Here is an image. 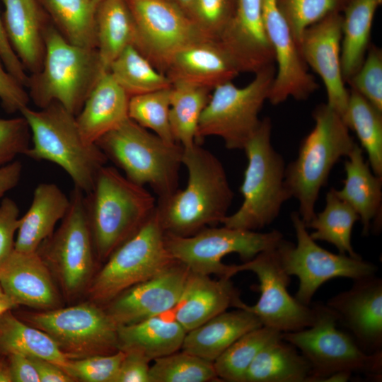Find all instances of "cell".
Masks as SVG:
<instances>
[{
    "label": "cell",
    "mask_w": 382,
    "mask_h": 382,
    "mask_svg": "<svg viewBox=\"0 0 382 382\" xmlns=\"http://www.w3.org/2000/svg\"><path fill=\"white\" fill-rule=\"evenodd\" d=\"M170 87L130 97L128 116L164 141L177 143L170 124Z\"/></svg>",
    "instance_id": "b9f144b4"
},
{
    "label": "cell",
    "mask_w": 382,
    "mask_h": 382,
    "mask_svg": "<svg viewBox=\"0 0 382 382\" xmlns=\"http://www.w3.org/2000/svg\"><path fill=\"white\" fill-rule=\"evenodd\" d=\"M20 112L28 125L33 141L25 155L58 165L75 187L88 194L108 158L96 144L83 139L76 116L56 102L40 110L26 106Z\"/></svg>",
    "instance_id": "277c9868"
},
{
    "label": "cell",
    "mask_w": 382,
    "mask_h": 382,
    "mask_svg": "<svg viewBox=\"0 0 382 382\" xmlns=\"http://www.w3.org/2000/svg\"><path fill=\"white\" fill-rule=\"evenodd\" d=\"M163 315L117 326L119 350H135L151 361L181 349L186 331Z\"/></svg>",
    "instance_id": "f546056e"
},
{
    "label": "cell",
    "mask_w": 382,
    "mask_h": 382,
    "mask_svg": "<svg viewBox=\"0 0 382 382\" xmlns=\"http://www.w3.org/2000/svg\"><path fill=\"white\" fill-rule=\"evenodd\" d=\"M154 359L150 382H207L218 381L212 361L180 349Z\"/></svg>",
    "instance_id": "60d3db41"
},
{
    "label": "cell",
    "mask_w": 382,
    "mask_h": 382,
    "mask_svg": "<svg viewBox=\"0 0 382 382\" xmlns=\"http://www.w3.org/2000/svg\"><path fill=\"white\" fill-rule=\"evenodd\" d=\"M96 4H98L100 2H101L103 0H93Z\"/></svg>",
    "instance_id": "91938a15"
},
{
    "label": "cell",
    "mask_w": 382,
    "mask_h": 382,
    "mask_svg": "<svg viewBox=\"0 0 382 382\" xmlns=\"http://www.w3.org/2000/svg\"><path fill=\"white\" fill-rule=\"evenodd\" d=\"M183 165L188 172L185 188L158 198L156 213L165 232L189 236L222 224L234 195L223 164L200 144L183 148Z\"/></svg>",
    "instance_id": "6da1fadb"
},
{
    "label": "cell",
    "mask_w": 382,
    "mask_h": 382,
    "mask_svg": "<svg viewBox=\"0 0 382 382\" xmlns=\"http://www.w3.org/2000/svg\"><path fill=\"white\" fill-rule=\"evenodd\" d=\"M114 382H150L147 357L135 350H126Z\"/></svg>",
    "instance_id": "f907efd6"
},
{
    "label": "cell",
    "mask_w": 382,
    "mask_h": 382,
    "mask_svg": "<svg viewBox=\"0 0 382 382\" xmlns=\"http://www.w3.org/2000/svg\"><path fill=\"white\" fill-rule=\"evenodd\" d=\"M234 10L235 0H195L190 18L204 36L219 40Z\"/></svg>",
    "instance_id": "bcb514c9"
},
{
    "label": "cell",
    "mask_w": 382,
    "mask_h": 382,
    "mask_svg": "<svg viewBox=\"0 0 382 382\" xmlns=\"http://www.w3.org/2000/svg\"><path fill=\"white\" fill-rule=\"evenodd\" d=\"M353 280L325 304L364 352H382V279L374 274Z\"/></svg>",
    "instance_id": "ac0fdd59"
},
{
    "label": "cell",
    "mask_w": 382,
    "mask_h": 382,
    "mask_svg": "<svg viewBox=\"0 0 382 382\" xmlns=\"http://www.w3.org/2000/svg\"><path fill=\"white\" fill-rule=\"evenodd\" d=\"M347 83L382 111V52L379 47L370 45L361 66Z\"/></svg>",
    "instance_id": "f6af8a7d"
},
{
    "label": "cell",
    "mask_w": 382,
    "mask_h": 382,
    "mask_svg": "<svg viewBox=\"0 0 382 382\" xmlns=\"http://www.w3.org/2000/svg\"><path fill=\"white\" fill-rule=\"evenodd\" d=\"M155 197L115 168L98 172L86 204L98 260L105 262L154 213Z\"/></svg>",
    "instance_id": "3957f363"
},
{
    "label": "cell",
    "mask_w": 382,
    "mask_h": 382,
    "mask_svg": "<svg viewBox=\"0 0 382 382\" xmlns=\"http://www.w3.org/2000/svg\"><path fill=\"white\" fill-rule=\"evenodd\" d=\"M19 209L11 199L0 204V267L14 250V236L19 226Z\"/></svg>",
    "instance_id": "c3c4849f"
},
{
    "label": "cell",
    "mask_w": 382,
    "mask_h": 382,
    "mask_svg": "<svg viewBox=\"0 0 382 382\" xmlns=\"http://www.w3.org/2000/svg\"><path fill=\"white\" fill-rule=\"evenodd\" d=\"M312 325L304 329L282 332V337L293 345L311 366L310 382L325 381L339 372L362 374L381 379L382 352L367 354L352 337L337 328V320L326 304L312 306Z\"/></svg>",
    "instance_id": "ba28073f"
},
{
    "label": "cell",
    "mask_w": 382,
    "mask_h": 382,
    "mask_svg": "<svg viewBox=\"0 0 382 382\" xmlns=\"http://www.w3.org/2000/svg\"><path fill=\"white\" fill-rule=\"evenodd\" d=\"M96 49L105 71L136 37L134 21L127 0H103L96 13Z\"/></svg>",
    "instance_id": "d6a6232c"
},
{
    "label": "cell",
    "mask_w": 382,
    "mask_h": 382,
    "mask_svg": "<svg viewBox=\"0 0 382 382\" xmlns=\"http://www.w3.org/2000/svg\"><path fill=\"white\" fill-rule=\"evenodd\" d=\"M56 28L71 44L96 49V13L93 0H38Z\"/></svg>",
    "instance_id": "8d00e7d4"
},
{
    "label": "cell",
    "mask_w": 382,
    "mask_h": 382,
    "mask_svg": "<svg viewBox=\"0 0 382 382\" xmlns=\"http://www.w3.org/2000/svg\"><path fill=\"white\" fill-rule=\"evenodd\" d=\"M190 270L177 262L163 272L135 284L110 302L105 311L117 325H129L172 311Z\"/></svg>",
    "instance_id": "d6986e66"
},
{
    "label": "cell",
    "mask_w": 382,
    "mask_h": 382,
    "mask_svg": "<svg viewBox=\"0 0 382 382\" xmlns=\"http://www.w3.org/2000/svg\"><path fill=\"white\" fill-rule=\"evenodd\" d=\"M3 24L9 43L25 69L40 71L47 26L38 0H3Z\"/></svg>",
    "instance_id": "484cf974"
},
{
    "label": "cell",
    "mask_w": 382,
    "mask_h": 382,
    "mask_svg": "<svg viewBox=\"0 0 382 382\" xmlns=\"http://www.w3.org/2000/svg\"><path fill=\"white\" fill-rule=\"evenodd\" d=\"M348 1L277 0V4L299 49L301 37L308 27L332 13L341 12Z\"/></svg>",
    "instance_id": "7bdbcfd3"
},
{
    "label": "cell",
    "mask_w": 382,
    "mask_h": 382,
    "mask_svg": "<svg viewBox=\"0 0 382 382\" xmlns=\"http://www.w3.org/2000/svg\"><path fill=\"white\" fill-rule=\"evenodd\" d=\"M96 144L133 183L148 185L158 198L178 190L183 147L169 143L128 118Z\"/></svg>",
    "instance_id": "52a82bcc"
},
{
    "label": "cell",
    "mask_w": 382,
    "mask_h": 382,
    "mask_svg": "<svg viewBox=\"0 0 382 382\" xmlns=\"http://www.w3.org/2000/svg\"><path fill=\"white\" fill-rule=\"evenodd\" d=\"M127 1L136 28L134 46L164 74L178 51L207 37L192 18L170 0Z\"/></svg>",
    "instance_id": "2e32d148"
},
{
    "label": "cell",
    "mask_w": 382,
    "mask_h": 382,
    "mask_svg": "<svg viewBox=\"0 0 382 382\" xmlns=\"http://www.w3.org/2000/svg\"><path fill=\"white\" fill-rule=\"evenodd\" d=\"M212 90L182 81L170 87V124L175 141L183 148L196 143L200 116Z\"/></svg>",
    "instance_id": "74e56055"
},
{
    "label": "cell",
    "mask_w": 382,
    "mask_h": 382,
    "mask_svg": "<svg viewBox=\"0 0 382 382\" xmlns=\"http://www.w3.org/2000/svg\"><path fill=\"white\" fill-rule=\"evenodd\" d=\"M272 122H261L245 144L248 163L240 192L243 202L222 224L229 228L258 231L272 223L291 195L285 183L284 158L272 144Z\"/></svg>",
    "instance_id": "8992f818"
},
{
    "label": "cell",
    "mask_w": 382,
    "mask_h": 382,
    "mask_svg": "<svg viewBox=\"0 0 382 382\" xmlns=\"http://www.w3.org/2000/svg\"><path fill=\"white\" fill-rule=\"evenodd\" d=\"M241 70L233 56L217 39L203 37L178 51L165 74L171 83L182 81L213 90L232 81Z\"/></svg>",
    "instance_id": "7402d4cb"
},
{
    "label": "cell",
    "mask_w": 382,
    "mask_h": 382,
    "mask_svg": "<svg viewBox=\"0 0 382 382\" xmlns=\"http://www.w3.org/2000/svg\"><path fill=\"white\" fill-rule=\"evenodd\" d=\"M29 358L37 371L40 382L76 381L74 378L57 364L37 357Z\"/></svg>",
    "instance_id": "db71d44e"
},
{
    "label": "cell",
    "mask_w": 382,
    "mask_h": 382,
    "mask_svg": "<svg viewBox=\"0 0 382 382\" xmlns=\"http://www.w3.org/2000/svg\"><path fill=\"white\" fill-rule=\"evenodd\" d=\"M342 117L349 129L357 134L374 173L382 178V111L351 88Z\"/></svg>",
    "instance_id": "d590c367"
},
{
    "label": "cell",
    "mask_w": 382,
    "mask_h": 382,
    "mask_svg": "<svg viewBox=\"0 0 382 382\" xmlns=\"http://www.w3.org/2000/svg\"><path fill=\"white\" fill-rule=\"evenodd\" d=\"M30 129L22 116L0 119V168L24 154L30 147Z\"/></svg>",
    "instance_id": "7dc6e473"
},
{
    "label": "cell",
    "mask_w": 382,
    "mask_h": 382,
    "mask_svg": "<svg viewBox=\"0 0 382 382\" xmlns=\"http://www.w3.org/2000/svg\"><path fill=\"white\" fill-rule=\"evenodd\" d=\"M261 326L258 318L244 308L226 311L186 332L181 349L213 362L239 337Z\"/></svg>",
    "instance_id": "f1b7e54d"
},
{
    "label": "cell",
    "mask_w": 382,
    "mask_h": 382,
    "mask_svg": "<svg viewBox=\"0 0 382 382\" xmlns=\"http://www.w3.org/2000/svg\"><path fill=\"white\" fill-rule=\"evenodd\" d=\"M0 382H11L8 365L0 361Z\"/></svg>",
    "instance_id": "680465c9"
},
{
    "label": "cell",
    "mask_w": 382,
    "mask_h": 382,
    "mask_svg": "<svg viewBox=\"0 0 382 382\" xmlns=\"http://www.w3.org/2000/svg\"><path fill=\"white\" fill-rule=\"evenodd\" d=\"M262 9L265 30L277 64L267 100L274 105L289 98L305 100L318 89V85L308 71L277 0H262Z\"/></svg>",
    "instance_id": "e0dca14e"
},
{
    "label": "cell",
    "mask_w": 382,
    "mask_h": 382,
    "mask_svg": "<svg viewBox=\"0 0 382 382\" xmlns=\"http://www.w3.org/2000/svg\"><path fill=\"white\" fill-rule=\"evenodd\" d=\"M342 15L332 13L308 27L299 44L301 55L307 66L324 83L327 104L342 117L348 101L349 90L342 71L341 41Z\"/></svg>",
    "instance_id": "ffe728a7"
},
{
    "label": "cell",
    "mask_w": 382,
    "mask_h": 382,
    "mask_svg": "<svg viewBox=\"0 0 382 382\" xmlns=\"http://www.w3.org/2000/svg\"><path fill=\"white\" fill-rule=\"evenodd\" d=\"M7 356L11 382H40L37 371L28 357L15 353Z\"/></svg>",
    "instance_id": "f5cc1de1"
},
{
    "label": "cell",
    "mask_w": 382,
    "mask_h": 382,
    "mask_svg": "<svg viewBox=\"0 0 382 382\" xmlns=\"http://www.w3.org/2000/svg\"><path fill=\"white\" fill-rule=\"evenodd\" d=\"M382 0H349L342 22L341 64L345 83L361 66L370 46L372 24Z\"/></svg>",
    "instance_id": "1f68e13d"
},
{
    "label": "cell",
    "mask_w": 382,
    "mask_h": 382,
    "mask_svg": "<svg viewBox=\"0 0 382 382\" xmlns=\"http://www.w3.org/2000/svg\"><path fill=\"white\" fill-rule=\"evenodd\" d=\"M344 163L345 178L337 195L357 212L362 225V233L369 235L371 228H381L382 178L375 175L365 161L364 150L355 144Z\"/></svg>",
    "instance_id": "d4e9b609"
},
{
    "label": "cell",
    "mask_w": 382,
    "mask_h": 382,
    "mask_svg": "<svg viewBox=\"0 0 382 382\" xmlns=\"http://www.w3.org/2000/svg\"><path fill=\"white\" fill-rule=\"evenodd\" d=\"M40 71L29 78L30 96L43 108L56 102L76 116L104 72L97 49L71 44L52 25L45 33Z\"/></svg>",
    "instance_id": "5b68a950"
},
{
    "label": "cell",
    "mask_w": 382,
    "mask_h": 382,
    "mask_svg": "<svg viewBox=\"0 0 382 382\" xmlns=\"http://www.w3.org/2000/svg\"><path fill=\"white\" fill-rule=\"evenodd\" d=\"M17 306L8 296L4 294L0 297V316L6 311Z\"/></svg>",
    "instance_id": "6f0895ef"
},
{
    "label": "cell",
    "mask_w": 382,
    "mask_h": 382,
    "mask_svg": "<svg viewBox=\"0 0 382 382\" xmlns=\"http://www.w3.org/2000/svg\"><path fill=\"white\" fill-rule=\"evenodd\" d=\"M0 351L51 361L62 369L69 358L44 331L21 321L8 310L0 316Z\"/></svg>",
    "instance_id": "836d02e7"
},
{
    "label": "cell",
    "mask_w": 382,
    "mask_h": 382,
    "mask_svg": "<svg viewBox=\"0 0 382 382\" xmlns=\"http://www.w3.org/2000/svg\"><path fill=\"white\" fill-rule=\"evenodd\" d=\"M190 17L195 0H170Z\"/></svg>",
    "instance_id": "9f6ffc18"
},
{
    "label": "cell",
    "mask_w": 382,
    "mask_h": 382,
    "mask_svg": "<svg viewBox=\"0 0 382 382\" xmlns=\"http://www.w3.org/2000/svg\"><path fill=\"white\" fill-rule=\"evenodd\" d=\"M277 247L263 251L243 264L229 265V278L239 272L250 271L256 274L260 283V296L257 303L249 306L240 300L236 308L253 313L263 326L280 332L300 330L312 325L313 311L288 291L291 276L282 265Z\"/></svg>",
    "instance_id": "9a60e30c"
},
{
    "label": "cell",
    "mask_w": 382,
    "mask_h": 382,
    "mask_svg": "<svg viewBox=\"0 0 382 382\" xmlns=\"http://www.w3.org/2000/svg\"><path fill=\"white\" fill-rule=\"evenodd\" d=\"M70 199L54 183H42L35 189L31 204L19 219L14 250L35 252L66 215Z\"/></svg>",
    "instance_id": "83f0119b"
},
{
    "label": "cell",
    "mask_w": 382,
    "mask_h": 382,
    "mask_svg": "<svg viewBox=\"0 0 382 382\" xmlns=\"http://www.w3.org/2000/svg\"><path fill=\"white\" fill-rule=\"evenodd\" d=\"M359 216L354 208L340 199L332 187L325 196V206L323 211L316 213L306 225L314 231L310 233L316 241H325L334 245L339 253L352 257H361L352 245V233Z\"/></svg>",
    "instance_id": "e575fe53"
},
{
    "label": "cell",
    "mask_w": 382,
    "mask_h": 382,
    "mask_svg": "<svg viewBox=\"0 0 382 382\" xmlns=\"http://www.w3.org/2000/svg\"><path fill=\"white\" fill-rule=\"evenodd\" d=\"M25 317L32 326L50 336L69 359L119 350L117 325L94 302L30 313Z\"/></svg>",
    "instance_id": "5bb4252c"
},
{
    "label": "cell",
    "mask_w": 382,
    "mask_h": 382,
    "mask_svg": "<svg viewBox=\"0 0 382 382\" xmlns=\"http://www.w3.org/2000/svg\"><path fill=\"white\" fill-rule=\"evenodd\" d=\"M105 262L88 287V295L96 303H108L131 286L177 262L167 250L165 231L156 210Z\"/></svg>",
    "instance_id": "30bf717a"
},
{
    "label": "cell",
    "mask_w": 382,
    "mask_h": 382,
    "mask_svg": "<svg viewBox=\"0 0 382 382\" xmlns=\"http://www.w3.org/2000/svg\"><path fill=\"white\" fill-rule=\"evenodd\" d=\"M275 72L272 64L255 73L245 86L228 81L215 87L200 116L196 143L214 136L228 149L243 150L261 122L259 114L268 100Z\"/></svg>",
    "instance_id": "9c48e42d"
},
{
    "label": "cell",
    "mask_w": 382,
    "mask_h": 382,
    "mask_svg": "<svg viewBox=\"0 0 382 382\" xmlns=\"http://www.w3.org/2000/svg\"><path fill=\"white\" fill-rule=\"evenodd\" d=\"M0 57L6 70L23 86L28 87L30 77L26 74L24 66L9 43L1 16Z\"/></svg>",
    "instance_id": "816d5d0a"
},
{
    "label": "cell",
    "mask_w": 382,
    "mask_h": 382,
    "mask_svg": "<svg viewBox=\"0 0 382 382\" xmlns=\"http://www.w3.org/2000/svg\"><path fill=\"white\" fill-rule=\"evenodd\" d=\"M291 220L296 244L283 239L277 250L287 274L299 279V288L294 297L301 303L310 306L316 291L330 279L337 277L356 279L376 274V265L361 257L335 254L318 245L297 212L291 214Z\"/></svg>",
    "instance_id": "4fadbf2b"
},
{
    "label": "cell",
    "mask_w": 382,
    "mask_h": 382,
    "mask_svg": "<svg viewBox=\"0 0 382 382\" xmlns=\"http://www.w3.org/2000/svg\"><path fill=\"white\" fill-rule=\"evenodd\" d=\"M219 40L241 72L255 74L275 63L265 30L262 0H235L233 18Z\"/></svg>",
    "instance_id": "603a6c76"
},
{
    "label": "cell",
    "mask_w": 382,
    "mask_h": 382,
    "mask_svg": "<svg viewBox=\"0 0 382 382\" xmlns=\"http://www.w3.org/2000/svg\"><path fill=\"white\" fill-rule=\"evenodd\" d=\"M0 57V100L8 113L21 111L28 106L30 97L24 87L2 64Z\"/></svg>",
    "instance_id": "681fc988"
},
{
    "label": "cell",
    "mask_w": 382,
    "mask_h": 382,
    "mask_svg": "<svg viewBox=\"0 0 382 382\" xmlns=\"http://www.w3.org/2000/svg\"><path fill=\"white\" fill-rule=\"evenodd\" d=\"M108 71L129 97L170 88V80L134 46L126 47L111 63Z\"/></svg>",
    "instance_id": "f35d334b"
},
{
    "label": "cell",
    "mask_w": 382,
    "mask_h": 382,
    "mask_svg": "<svg viewBox=\"0 0 382 382\" xmlns=\"http://www.w3.org/2000/svg\"><path fill=\"white\" fill-rule=\"evenodd\" d=\"M4 295L3 291L1 289V287L0 286V297Z\"/></svg>",
    "instance_id": "94428289"
},
{
    "label": "cell",
    "mask_w": 382,
    "mask_h": 382,
    "mask_svg": "<svg viewBox=\"0 0 382 382\" xmlns=\"http://www.w3.org/2000/svg\"><path fill=\"white\" fill-rule=\"evenodd\" d=\"M311 376L308 360L281 335L259 352L243 382H310Z\"/></svg>",
    "instance_id": "4dcf8cb0"
},
{
    "label": "cell",
    "mask_w": 382,
    "mask_h": 382,
    "mask_svg": "<svg viewBox=\"0 0 382 382\" xmlns=\"http://www.w3.org/2000/svg\"><path fill=\"white\" fill-rule=\"evenodd\" d=\"M21 173L22 165L18 161H13L0 168V197L17 185Z\"/></svg>",
    "instance_id": "11a10c76"
},
{
    "label": "cell",
    "mask_w": 382,
    "mask_h": 382,
    "mask_svg": "<svg viewBox=\"0 0 382 382\" xmlns=\"http://www.w3.org/2000/svg\"><path fill=\"white\" fill-rule=\"evenodd\" d=\"M69 209L57 231L37 252L58 281L68 299L88 289L98 259L88 221L86 194L74 187Z\"/></svg>",
    "instance_id": "8fae6325"
},
{
    "label": "cell",
    "mask_w": 382,
    "mask_h": 382,
    "mask_svg": "<svg viewBox=\"0 0 382 382\" xmlns=\"http://www.w3.org/2000/svg\"><path fill=\"white\" fill-rule=\"evenodd\" d=\"M282 332L265 327L252 330L235 341L214 361L219 378L231 382H243L246 371L259 352Z\"/></svg>",
    "instance_id": "ab89813d"
},
{
    "label": "cell",
    "mask_w": 382,
    "mask_h": 382,
    "mask_svg": "<svg viewBox=\"0 0 382 382\" xmlns=\"http://www.w3.org/2000/svg\"><path fill=\"white\" fill-rule=\"evenodd\" d=\"M129 98L109 71L103 73L76 116L83 139L96 144L127 120Z\"/></svg>",
    "instance_id": "4316f807"
},
{
    "label": "cell",
    "mask_w": 382,
    "mask_h": 382,
    "mask_svg": "<svg viewBox=\"0 0 382 382\" xmlns=\"http://www.w3.org/2000/svg\"><path fill=\"white\" fill-rule=\"evenodd\" d=\"M283 239V234L277 230L262 233L226 226L207 227L189 236L165 232L166 246L175 260L192 272L226 278H229V265L222 262L224 257L237 253L247 262L277 247Z\"/></svg>",
    "instance_id": "7c38bea8"
},
{
    "label": "cell",
    "mask_w": 382,
    "mask_h": 382,
    "mask_svg": "<svg viewBox=\"0 0 382 382\" xmlns=\"http://www.w3.org/2000/svg\"><path fill=\"white\" fill-rule=\"evenodd\" d=\"M125 352L97 354L79 359H69L63 370L75 381L84 382H114Z\"/></svg>",
    "instance_id": "ee69618b"
},
{
    "label": "cell",
    "mask_w": 382,
    "mask_h": 382,
    "mask_svg": "<svg viewBox=\"0 0 382 382\" xmlns=\"http://www.w3.org/2000/svg\"><path fill=\"white\" fill-rule=\"evenodd\" d=\"M240 300L231 278L214 280L209 275L190 271L182 296L172 311L174 319L187 332L236 307Z\"/></svg>",
    "instance_id": "cb8c5ba5"
},
{
    "label": "cell",
    "mask_w": 382,
    "mask_h": 382,
    "mask_svg": "<svg viewBox=\"0 0 382 382\" xmlns=\"http://www.w3.org/2000/svg\"><path fill=\"white\" fill-rule=\"evenodd\" d=\"M312 117L313 128L301 141L296 158L285 168L286 185L298 201L297 212L306 225L315 216L316 203L331 170L356 144L341 115L327 103L317 105Z\"/></svg>",
    "instance_id": "7a4b0ae2"
},
{
    "label": "cell",
    "mask_w": 382,
    "mask_h": 382,
    "mask_svg": "<svg viewBox=\"0 0 382 382\" xmlns=\"http://www.w3.org/2000/svg\"><path fill=\"white\" fill-rule=\"evenodd\" d=\"M0 286L16 306L50 310L60 304L52 274L37 251L14 250L0 267Z\"/></svg>",
    "instance_id": "44dd1931"
}]
</instances>
